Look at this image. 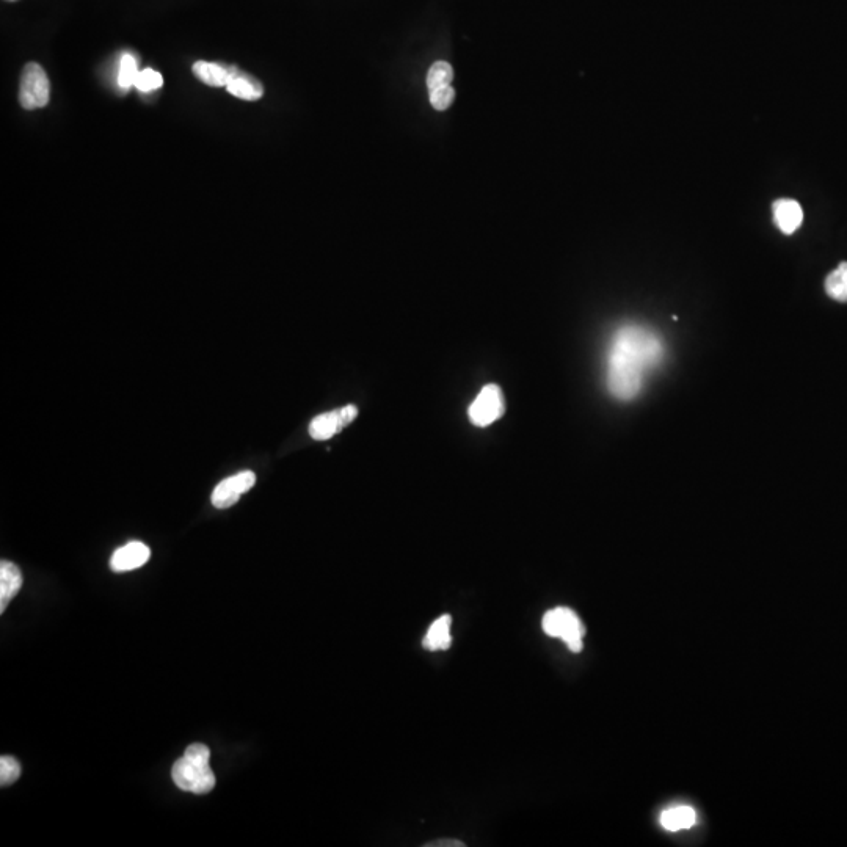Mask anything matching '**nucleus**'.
<instances>
[{
	"label": "nucleus",
	"instance_id": "obj_1",
	"mask_svg": "<svg viewBox=\"0 0 847 847\" xmlns=\"http://www.w3.org/2000/svg\"><path fill=\"white\" fill-rule=\"evenodd\" d=\"M664 357V339L653 328L642 324H623L615 328L604 361V382L609 394L620 402L636 399Z\"/></svg>",
	"mask_w": 847,
	"mask_h": 847
},
{
	"label": "nucleus",
	"instance_id": "obj_20",
	"mask_svg": "<svg viewBox=\"0 0 847 847\" xmlns=\"http://www.w3.org/2000/svg\"><path fill=\"white\" fill-rule=\"evenodd\" d=\"M430 104L437 110H446L451 107L452 101L455 98L454 88L449 87L438 88V90L429 91Z\"/></svg>",
	"mask_w": 847,
	"mask_h": 847
},
{
	"label": "nucleus",
	"instance_id": "obj_2",
	"mask_svg": "<svg viewBox=\"0 0 847 847\" xmlns=\"http://www.w3.org/2000/svg\"><path fill=\"white\" fill-rule=\"evenodd\" d=\"M211 750L204 744L187 747L184 757L176 761L171 769L173 782L182 791L193 794L211 793L215 786V775L209 766Z\"/></svg>",
	"mask_w": 847,
	"mask_h": 847
},
{
	"label": "nucleus",
	"instance_id": "obj_12",
	"mask_svg": "<svg viewBox=\"0 0 847 847\" xmlns=\"http://www.w3.org/2000/svg\"><path fill=\"white\" fill-rule=\"evenodd\" d=\"M451 623V615H443L435 620L422 640L424 648L430 651L448 650L452 644Z\"/></svg>",
	"mask_w": 847,
	"mask_h": 847
},
{
	"label": "nucleus",
	"instance_id": "obj_16",
	"mask_svg": "<svg viewBox=\"0 0 847 847\" xmlns=\"http://www.w3.org/2000/svg\"><path fill=\"white\" fill-rule=\"evenodd\" d=\"M452 79H454L452 66L446 62H437L435 65H432L429 74H427V87H429V91L449 87Z\"/></svg>",
	"mask_w": 847,
	"mask_h": 847
},
{
	"label": "nucleus",
	"instance_id": "obj_13",
	"mask_svg": "<svg viewBox=\"0 0 847 847\" xmlns=\"http://www.w3.org/2000/svg\"><path fill=\"white\" fill-rule=\"evenodd\" d=\"M226 90L230 91V95L244 99V101H258L264 95V88L259 84V80L253 79V77L239 70L234 73L230 84L226 85Z\"/></svg>",
	"mask_w": 847,
	"mask_h": 847
},
{
	"label": "nucleus",
	"instance_id": "obj_14",
	"mask_svg": "<svg viewBox=\"0 0 847 847\" xmlns=\"http://www.w3.org/2000/svg\"><path fill=\"white\" fill-rule=\"evenodd\" d=\"M695 811L691 807L681 805V807L669 808L661 815V826L669 832H678V830L691 829L695 824Z\"/></svg>",
	"mask_w": 847,
	"mask_h": 847
},
{
	"label": "nucleus",
	"instance_id": "obj_22",
	"mask_svg": "<svg viewBox=\"0 0 847 847\" xmlns=\"http://www.w3.org/2000/svg\"><path fill=\"white\" fill-rule=\"evenodd\" d=\"M8 2H15V0H8Z\"/></svg>",
	"mask_w": 847,
	"mask_h": 847
},
{
	"label": "nucleus",
	"instance_id": "obj_10",
	"mask_svg": "<svg viewBox=\"0 0 847 847\" xmlns=\"http://www.w3.org/2000/svg\"><path fill=\"white\" fill-rule=\"evenodd\" d=\"M22 587V573L13 562L2 560L0 564V612L4 614L8 604L18 595Z\"/></svg>",
	"mask_w": 847,
	"mask_h": 847
},
{
	"label": "nucleus",
	"instance_id": "obj_3",
	"mask_svg": "<svg viewBox=\"0 0 847 847\" xmlns=\"http://www.w3.org/2000/svg\"><path fill=\"white\" fill-rule=\"evenodd\" d=\"M543 631L548 636L564 640L573 653L582 650V639L586 629L579 620L578 615L568 608H556L546 612L543 617Z\"/></svg>",
	"mask_w": 847,
	"mask_h": 847
},
{
	"label": "nucleus",
	"instance_id": "obj_19",
	"mask_svg": "<svg viewBox=\"0 0 847 847\" xmlns=\"http://www.w3.org/2000/svg\"><path fill=\"white\" fill-rule=\"evenodd\" d=\"M162 84H164V79L157 71L145 68V70H140L139 76L135 79L134 87L143 91V93H148V91L162 87Z\"/></svg>",
	"mask_w": 847,
	"mask_h": 847
},
{
	"label": "nucleus",
	"instance_id": "obj_8",
	"mask_svg": "<svg viewBox=\"0 0 847 847\" xmlns=\"http://www.w3.org/2000/svg\"><path fill=\"white\" fill-rule=\"evenodd\" d=\"M151 549L142 542H131L117 549L110 559V568L115 573L137 570L150 560Z\"/></svg>",
	"mask_w": 847,
	"mask_h": 847
},
{
	"label": "nucleus",
	"instance_id": "obj_11",
	"mask_svg": "<svg viewBox=\"0 0 847 847\" xmlns=\"http://www.w3.org/2000/svg\"><path fill=\"white\" fill-rule=\"evenodd\" d=\"M193 74L209 87H226L233 79L237 68H228V66L220 65V63L197 62L193 65Z\"/></svg>",
	"mask_w": 847,
	"mask_h": 847
},
{
	"label": "nucleus",
	"instance_id": "obj_4",
	"mask_svg": "<svg viewBox=\"0 0 847 847\" xmlns=\"http://www.w3.org/2000/svg\"><path fill=\"white\" fill-rule=\"evenodd\" d=\"M51 96V84L48 74L38 63H29L22 71L19 102L26 110L41 109L48 106Z\"/></svg>",
	"mask_w": 847,
	"mask_h": 847
},
{
	"label": "nucleus",
	"instance_id": "obj_18",
	"mask_svg": "<svg viewBox=\"0 0 847 847\" xmlns=\"http://www.w3.org/2000/svg\"><path fill=\"white\" fill-rule=\"evenodd\" d=\"M21 777V764L16 758L4 755L0 758V785L10 786Z\"/></svg>",
	"mask_w": 847,
	"mask_h": 847
},
{
	"label": "nucleus",
	"instance_id": "obj_21",
	"mask_svg": "<svg viewBox=\"0 0 847 847\" xmlns=\"http://www.w3.org/2000/svg\"><path fill=\"white\" fill-rule=\"evenodd\" d=\"M426 847H465V843L459 840H438L427 843Z\"/></svg>",
	"mask_w": 847,
	"mask_h": 847
},
{
	"label": "nucleus",
	"instance_id": "obj_15",
	"mask_svg": "<svg viewBox=\"0 0 847 847\" xmlns=\"http://www.w3.org/2000/svg\"><path fill=\"white\" fill-rule=\"evenodd\" d=\"M826 292L830 299L847 302V262H841L826 278Z\"/></svg>",
	"mask_w": 847,
	"mask_h": 847
},
{
	"label": "nucleus",
	"instance_id": "obj_7",
	"mask_svg": "<svg viewBox=\"0 0 847 847\" xmlns=\"http://www.w3.org/2000/svg\"><path fill=\"white\" fill-rule=\"evenodd\" d=\"M256 484L253 471H242L236 476L222 480L212 493V506L215 509H230L239 502L240 496L250 491Z\"/></svg>",
	"mask_w": 847,
	"mask_h": 847
},
{
	"label": "nucleus",
	"instance_id": "obj_9",
	"mask_svg": "<svg viewBox=\"0 0 847 847\" xmlns=\"http://www.w3.org/2000/svg\"><path fill=\"white\" fill-rule=\"evenodd\" d=\"M772 212H774L775 225L778 226V230L782 231L783 234H788V236L796 233L804 222L802 206L791 198L774 201Z\"/></svg>",
	"mask_w": 847,
	"mask_h": 847
},
{
	"label": "nucleus",
	"instance_id": "obj_5",
	"mask_svg": "<svg viewBox=\"0 0 847 847\" xmlns=\"http://www.w3.org/2000/svg\"><path fill=\"white\" fill-rule=\"evenodd\" d=\"M504 411H506V404H504L501 388L498 385H487L482 388L479 396L469 407L468 416L474 426L488 427L502 418Z\"/></svg>",
	"mask_w": 847,
	"mask_h": 847
},
{
	"label": "nucleus",
	"instance_id": "obj_17",
	"mask_svg": "<svg viewBox=\"0 0 847 847\" xmlns=\"http://www.w3.org/2000/svg\"><path fill=\"white\" fill-rule=\"evenodd\" d=\"M140 70L137 65V60L131 54H124L121 57L120 73H118V85L123 90L134 87L135 79L139 76Z\"/></svg>",
	"mask_w": 847,
	"mask_h": 847
},
{
	"label": "nucleus",
	"instance_id": "obj_6",
	"mask_svg": "<svg viewBox=\"0 0 847 847\" xmlns=\"http://www.w3.org/2000/svg\"><path fill=\"white\" fill-rule=\"evenodd\" d=\"M357 416L358 408L355 405H346L339 410L322 413L309 424V435L316 441L330 440L344 427L349 426L350 422Z\"/></svg>",
	"mask_w": 847,
	"mask_h": 847
}]
</instances>
